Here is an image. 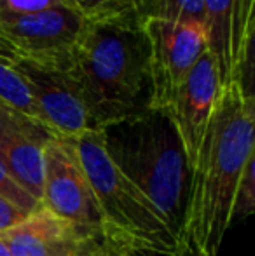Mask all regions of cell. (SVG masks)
Listing matches in <instances>:
<instances>
[{
	"instance_id": "14",
	"label": "cell",
	"mask_w": 255,
	"mask_h": 256,
	"mask_svg": "<svg viewBox=\"0 0 255 256\" xmlns=\"http://www.w3.org/2000/svg\"><path fill=\"white\" fill-rule=\"evenodd\" d=\"M142 20L204 21L203 0H135Z\"/></svg>"
},
{
	"instance_id": "9",
	"label": "cell",
	"mask_w": 255,
	"mask_h": 256,
	"mask_svg": "<svg viewBox=\"0 0 255 256\" xmlns=\"http://www.w3.org/2000/svg\"><path fill=\"white\" fill-rule=\"evenodd\" d=\"M220 88L217 63L210 51H204L161 108V112H164L173 122L184 143L191 168L196 162L197 150Z\"/></svg>"
},
{
	"instance_id": "3",
	"label": "cell",
	"mask_w": 255,
	"mask_h": 256,
	"mask_svg": "<svg viewBox=\"0 0 255 256\" xmlns=\"http://www.w3.org/2000/svg\"><path fill=\"white\" fill-rule=\"evenodd\" d=\"M105 152L168 220L180 239L192 168L184 143L164 112L149 110L100 129Z\"/></svg>"
},
{
	"instance_id": "7",
	"label": "cell",
	"mask_w": 255,
	"mask_h": 256,
	"mask_svg": "<svg viewBox=\"0 0 255 256\" xmlns=\"http://www.w3.org/2000/svg\"><path fill=\"white\" fill-rule=\"evenodd\" d=\"M142 24L150 51L152 100L149 108L161 110L201 54L208 51L206 23L142 20Z\"/></svg>"
},
{
	"instance_id": "2",
	"label": "cell",
	"mask_w": 255,
	"mask_h": 256,
	"mask_svg": "<svg viewBox=\"0 0 255 256\" xmlns=\"http://www.w3.org/2000/svg\"><path fill=\"white\" fill-rule=\"evenodd\" d=\"M253 157V92L239 80H231L220 88L197 150L182 232L206 254L218 256L225 234L232 226L236 186Z\"/></svg>"
},
{
	"instance_id": "6",
	"label": "cell",
	"mask_w": 255,
	"mask_h": 256,
	"mask_svg": "<svg viewBox=\"0 0 255 256\" xmlns=\"http://www.w3.org/2000/svg\"><path fill=\"white\" fill-rule=\"evenodd\" d=\"M41 204L75 228L103 234V220L95 194L67 138L55 136L46 145Z\"/></svg>"
},
{
	"instance_id": "21",
	"label": "cell",
	"mask_w": 255,
	"mask_h": 256,
	"mask_svg": "<svg viewBox=\"0 0 255 256\" xmlns=\"http://www.w3.org/2000/svg\"><path fill=\"white\" fill-rule=\"evenodd\" d=\"M171 256H210V254L204 253L189 236H182L178 239L177 250H175V253Z\"/></svg>"
},
{
	"instance_id": "10",
	"label": "cell",
	"mask_w": 255,
	"mask_h": 256,
	"mask_svg": "<svg viewBox=\"0 0 255 256\" xmlns=\"http://www.w3.org/2000/svg\"><path fill=\"white\" fill-rule=\"evenodd\" d=\"M74 7H51L23 16H0V38L16 52L37 60H62L84 26Z\"/></svg>"
},
{
	"instance_id": "15",
	"label": "cell",
	"mask_w": 255,
	"mask_h": 256,
	"mask_svg": "<svg viewBox=\"0 0 255 256\" xmlns=\"http://www.w3.org/2000/svg\"><path fill=\"white\" fill-rule=\"evenodd\" d=\"M255 211V157L250 158L243 169V174L236 186L234 200L231 209V225L241 223Z\"/></svg>"
},
{
	"instance_id": "13",
	"label": "cell",
	"mask_w": 255,
	"mask_h": 256,
	"mask_svg": "<svg viewBox=\"0 0 255 256\" xmlns=\"http://www.w3.org/2000/svg\"><path fill=\"white\" fill-rule=\"evenodd\" d=\"M9 54L11 46L0 38V100L9 104V106H13L14 110L21 112L23 115L34 118L39 124L44 126L34 100L30 98L23 80H21L20 75L14 72L13 64H11Z\"/></svg>"
},
{
	"instance_id": "16",
	"label": "cell",
	"mask_w": 255,
	"mask_h": 256,
	"mask_svg": "<svg viewBox=\"0 0 255 256\" xmlns=\"http://www.w3.org/2000/svg\"><path fill=\"white\" fill-rule=\"evenodd\" d=\"M0 197H2L4 200H7L9 204H13L14 208L27 212V214L37 211L42 206L32 194H28L27 190L2 168V164H0Z\"/></svg>"
},
{
	"instance_id": "1",
	"label": "cell",
	"mask_w": 255,
	"mask_h": 256,
	"mask_svg": "<svg viewBox=\"0 0 255 256\" xmlns=\"http://www.w3.org/2000/svg\"><path fill=\"white\" fill-rule=\"evenodd\" d=\"M93 131L149 110V40L138 10L86 20L63 58Z\"/></svg>"
},
{
	"instance_id": "4",
	"label": "cell",
	"mask_w": 255,
	"mask_h": 256,
	"mask_svg": "<svg viewBox=\"0 0 255 256\" xmlns=\"http://www.w3.org/2000/svg\"><path fill=\"white\" fill-rule=\"evenodd\" d=\"M67 140L95 194L103 234L143 256L173 254L178 237L163 212L107 155L100 131H86Z\"/></svg>"
},
{
	"instance_id": "19",
	"label": "cell",
	"mask_w": 255,
	"mask_h": 256,
	"mask_svg": "<svg viewBox=\"0 0 255 256\" xmlns=\"http://www.w3.org/2000/svg\"><path fill=\"white\" fill-rule=\"evenodd\" d=\"M51 7L74 6L70 0H0V16H23V14L39 12Z\"/></svg>"
},
{
	"instance_id": "11",
	"label": "cell",
	"mask_w": 255,
	"mask_h": 256,
	"mask_svg": "<svg viewBox=\"0 0 255 256\" xmlns=\"http://www.w3.org/2000/svg\"><path fill=\"white\" fill-rule=\"evenodd\" d=\"M55 138L48 128L0 100V164L41 202L44 150Z\"/></svg>"
},
{
	"instance_id": "8",
	"label": "cell",
	"mask_w": 255,
	"mask_h": 256,
	"mask_svg": "<svg viewBox=\"0 0 255 256\" xmlns=\"http://www.w3.org/2000/svg\"><path fill=\"white\" fill-rule=\"evenodd\" d=\"M208 51L217 63L220 86L239 80L252 89L255 0H203Z\"/></svg>"
},
{
	"instance_id": "12",
	"label": "cell",
	"mask_w": 255,
	"mask_h": 256,
	"mask_svg": "<svg viewBox=\"0 0 255 256\" xmlns=\"http://www.w3.org/2000/svg\"><path fill=\"white\" fill-rule=\"evenodd\" d=\"M89 234L41 206L0 237L11 256H81Z\"/></svg>"
},
{
	"instance_id": "22",
	"label": "cell",
	"mask_w": 255,
	"mask_h": 256,
	"mask_svg": "<svg viewBox=\"0 0 255 256\" xmlns=\"http://www.w3.org/2000/svg\"><path fill=\"white\" fill-rule=\"evenodd\" d=\"M0 256H11L9 250H7V246H6V242L2 240V237H0Z\"/></svg>"
},
{
	"instance_id": "20",
	"label": "cell",
	"mask_w": 255,
	"mask_h": 256,
	"mask_svg": "<svg viewBox=\"0 0 255 256\" xmlns=\"http://www.w3.org/2000/svg\"><path fill=\"white\" fill-rule=\"evenodd\" d=\"M27 216H28L27 212L14 208L13 204H9L7 200H4L2 197H0V234L9 230L11 226L20 223L21 220H25Z\"/></svg>"
},
{
	"instance_id": "5",
	"label": "cell",
	"mask_w": 255,
	"mask_h": 256,
	"mask_svg": "<svg viewBox=\"0 0 255 256\" xmlns=\"http://www.w3.org/2000/svg\"><path fill=\"white\" fill-rule=\"evenodd\" d=\"M62 60H37L13 48L9 54L11 64L23 80L46 128L58 138H75L93 129Z\"/></svg>"
},
{
	"instance_id": "18",
	"label": "cell",
	"mask_w": 255,
	"mask_h": 256,
	"mask_svg": "<svg viewBox=\"0 0 255 256\" xmlns=\"http://www.w3.org/2000/svg\"><path fill=\"white\" fill-rule=\"evenodd\" d=\"M81 256H143V254L136 253L131 248L110 239L105 234L95 232L86 237Z\"/></svg>"
},
{
	"instance_id": "17",
	"label": "cell",
	"mask_w": 255,
	"mask_h": 256,
	"mask_svg": "<svg viewBox=\"0 0 255 256\" xmlns=\"http://www.w3.org/2000/svg\"><path fill=\"white\" fill-rule=\"evenodd\" d=\"M70 2L84 16V20H96L126 10H138L135 0H70Z\"/></svg>"
}]
</instances>
